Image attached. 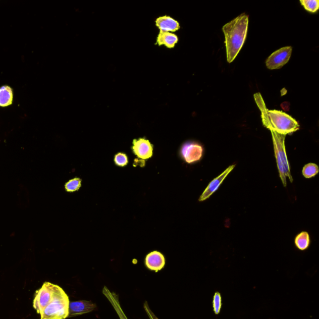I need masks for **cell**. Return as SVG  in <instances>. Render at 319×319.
I'll use <instances>...</instances> for the list:
<instances>
[{"label":"cell","mask_w":319,"mask_h":319,"mask_svg":"<svg viewBox=\"0 0 319 319\" xmlns=\"http://www.w3.org/2000/svg\"><path fill=\"white\" fill-rule=\"evenodd\" d=\"M248 15L243 13L223 26L228 62L235 60L243 47L248 33Z\"/></svg>","instance_id":"6da1fadb"},{"label":"cell","mask_w":319,"mask_h":319,"mask_svg":"<svg viewBox=\"0 0 319 319\" xmlns=\"http://www.w3.org/2000/svg\"><path fill=\"white\" fill-rule=\"evenodd\" d=\"M254 97L261 112L263 125L270 131L286 135L300 129L298 122L288 114L277 110H268L260 93L254 94Z\"/></svg>","instance_id":"7a4b0ae2"},{"label":"cell","mask_w":319,"mask_h":319,"mask_svg":"<svg viewBox=\"0 0 319 319\" xmlns=\"http://www.w3.org/2000/svg\"><path fill=\"white\" fill-rule=\"evenodd\" d=\"M70 299L67 294L57 286L54 298L39 313L41 319H66L69 316Z\"/></svg>","instance_id":"3957f363"},{"label":"cell","mask_w":319,"mask_h":319,"mask_svg":"<svg viewBox=\"0 0 319 319\" xmlns=\"http://www.w3.org/2000/svg\"><path fill=\"white\" fill-rule=\"evenodd\" d=\"M272 134L274 150H275L276 162L279 176L284 187H286V179L289 178L290 182H293L291 169L288 158H287L285 147V139L286 135L278 134L277 132L271 130Z\"/></svg>","instance_id":"277c9868"},{"label":"cell","mask_w":319,"mask_h":319,"mask_svg":"<svg viewBox=\"0 0 319 319\" xmlns=\"http://www.w3.org/2000/svg\"><path fill=\"white\" fill-rule=\"evenodd\" d=\"M58 285L45 282L42 288L36 291L33 307L39 314L54 298Z\"/></svg>","instance_id":"5b68a950"},{"label":"cell","mask_w":319,"mask_h":319,"mask_svg":"<svg viewBox=\"0 0 319 319\" xmlns=\"http://www.w3.org/2000/svg\"><path fill=\"white\" fill-rule=\"evenodd\" d=\"M292 48L291 46L282 47L270 55L265 61L267 68L270 70H278L283 67L291 57Z\"/></svg>","instance_id":"8992f818"},{"label":"cell","mask_w":319,"mask_h":319,"mask_svg":"<svg viewBox=\"0 0 319 319\" xmlns=\"http://www.w3.org/2000/svg\"><path fill=\"white\" fill-rule=\"evenodd\" d=\"M203 146L195 142H188L184 143L181 148L180 153L182 158L188 164L197 162L203 155Z\"/></svg>","instance_id":"52a82bcc"},{"label":"cell","mask_w":319,"mask_h":319,"mask_svg":"<svg viewBox=\"0 0 319 319\" xmlns=\"http://www.w3.org/2000/svg\"><path fill=\"white\" fill-rule=\"evenodd\" d=\"M97 309V305L87 300H78L71 302L69 307L68 317L86 314L92 312Z\"/></svg>","instance_id":"ba28073f"},{"label":"cell","mask_w":319,"mask_h":319,"mask_svg":"<svg viewBox=\"0 0 319 319\" xmlns=\"http://www.w3.org/2000/svg\"><path fill=\"white\" fill-rule=\"evenodd\" d=\"M132 149L137 157L142 160H147L153 156V145L149 140L144 138L134 140Z\"/></svg>","instance_id":"9c48e42d"},{"label":"cell","mask_w":319,"mask_h":319,"mask_svg":"<svg viewBox=\"0 0 319 319\" xmlns=\"http://www.w3.org/2000/svg\"><path fill=\"white\" fill-rule=\"evenodd\" d=\"M235 165H233V166L228 167V169L225 170L222 174L219 175V177H217L216 179L211 181V183L208 185V187L204 190L203 193H202L200 197H199V201L206 200V199L209 198L215 191L219 189L220 186L222 185L223 181H224L228 175L230 174V172L235 168Z\"/></svg>","instance_id":"30bf717a"},{"label":"cell","mask_w":319,"mask_h":319,"mask_svg":"<svg viewBox=\"0 0 319 319\" xmlns=\"http://www.w3.org/2000/svg\"><path fill=\"white\" fill-rule=\"evenodd\" d=\"M145 264L148 270L157 273L164 268L166 264V259L161 252L153 251L146 256Z\"/></svg>","instance_id":"8fae6325"},{"label":"cell","mask_w":319,"mask_h":319,"mask_svg":"<svg viewBox=\"0 0 319 319\" xmlns=\"http://www.w3.org/2000/svg\"><path fill=\"white\" fill-rule=\"evenodd\" d=\"M155 23L156 27H158L161 31L171 33L177 31L180 28L179 23L169 16L158 18Z\"/></svg>","instance_id":"7c38bea8"},{"label":"cell","mask_w":319,"mask_h":319,"mask_svg":"<svg viewBox=\"0 0 319 319\" xmlns=\"http://www.w3.org/2000/svg\"><path fill=\"white\" fill-rule=\"evenodd\" d=\"M102 293L113 305L120 319H128L122 310L121 304H120L119 295L117 294L116 292L111 291L106 286L103 287Z\"/></svg>","instance_id":"4fadbf2b"},{"label":"cell","mask_w":319,"mask_h":319,"mask_svg":"<svg viewBox=\"0 0 319 319\" xmlns=\"http://www.w3.org/2000/svg\"><path fill=\"white\" fill-rule=\"evenodd\" d=\"M179 41V38L172 33L169 32L160 31L157 38H156V44L161 46L164 45L168 48H173Z\"/></svg>","instance_id":"5bb4252c"},{"label":"cell","mask_w":319,"mask_h":319,"mask_svg":"<svg viewBox=\"0 0 319 319\" xmlns=\"http://www.w3.org/2000/svg\"><path fill=\"white\" fill-rule=\"evenodd\" d=\"M13 90L10 87L4 86L0 88V107H7L13 102Z\"/></svg>","instance_id":"9a60e30c"},{"label":"cell","mask_w":319,"mask_h":319,"mask_svg":"<svg viewBox=\"0 0 319 319\" xmlns=\"http://www.w3.org/2000/svg\"><path fill=\"white\" fill-rule=\"evenodd\" d=\"M295 244L297 248L301 251L307 249L310 245L309 235L306 231H302L295 239Z\"/></svg>","instance_id":"2e32d148"},{"label":"cell","mask_w":319,"mask_h":319,"mask_svg":"<svg viewBox=\"0 0 319 319\" xmlns=\"http://www.w3.org/2000/svg\"><path fill=\"white\" fill-rule=\"evenodd\" d=\"M318 167L317 165L313 163L305 165L302 170V175L306 179H311L318 173Z\"/></svg>","instance_id":"e0dca14e"},{"label":"cell","mask_w":319,"mask_h":319,"mask_svg":"<svg viewBox=\"0 0 319 319\" xmlns=\"http://www.w3.org/2000/svg\"><path fill=\"white\" fill-rule=\"evenodd\" d=\"M300 2L308 12L315 13L319 9L318 0H300Z\"/></svg>","instance_id":"ac0fdd59"},{"label":"cell","mask_w":319,"mask_h":319,"mask_svg":"<svg viewBox=\"0 0 319 319\" xmlns=\"http://www.w3.org/2000/svg\"><path fill=\"white\" fill-rule=\"evenodd\" d=\"M222 307V295L219 292H215L212 299V308L216 315H219L221 312Z\"/></svg>","instance_id":"d6986e66"},{"label":"cell","mask_w":319,"mask_h":319,"mask_svg":"<svg viewBox=\"0 0 319 319\" xmlns=\"http://www.w3.org/2000/svg\"><path fill=\"white\" fill-rule=\"evenodd\" d=\"M81 186V180L78 178H75L73 180L69 181L66 183L65 189L68 192H74L78 191Z\"/></svg>","instance_id":"ffe728a7"},{"label":"cell","mask_w":319,"mask_h":319,"mask_svg":"<svg viewBox=\"0 0 319 319\" xmlns=\"http://www.w3.org/2000/svg\"><path fill=\"white\" fill-rule=\"evenodd\" d=\"M114 161L117 166L119 167H124L128 164V157H127L126 154L122 153H119L115 156Z\"/></svg>","instance_id":"44dd1931"},{"label":"cell","mask_w":319,"mask_h":319,"mask_svg":"<svg viewBox=\"0 0 319 319\" xmlns=\"http://www.w3.org/2000/svg\"><path fill=\"white\" fill-rule=\"evenodd\" d=\"M143 308H144L145 312L147 313V314L150 319H159L155 314H154L152 310L150 309L149 305H148L147 301H145L144 304H143Z\"/></svg>","instance_id":"7402d4cb"}]
</instances>
